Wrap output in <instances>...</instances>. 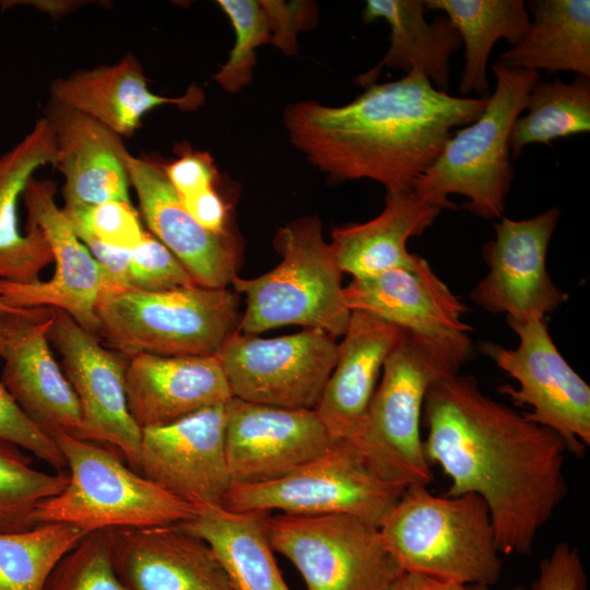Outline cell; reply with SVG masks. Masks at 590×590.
Masks as SVG:
<instances>
[{
    "mask_svg": "<svg viewBox=\"0 0 590 590\" xmlns=\"http://www.w3.org/2000/svg\"><path fill=\"white\" fill-rule=\"evenodd\" d=\"M423 417L425 457L450 479L445 495L480 496L499 553L530 554L568 494L563 438L483 393L471 375L435 382Z\"/></svg>",
    "mask_w": 590,
    "mask_h": 590,
    "instance_id": "obj_1",
    "label": "cell"
},
{
    "mask_svg": "<svg viewBox=\"0 0 590 590\" xmlns=\"http://www.w3.org/2000/svg\"><path fill=\"white\" fill-rule=\"evenodd\" d=\"M486 103L439 91L412 69L398 81L366 86L343 106L293 104L284 120L292 143L330 178H366L387 192H404L434 164L452 129L473 122Z\"/></svg>",
    "mask_w": 590,
    "mask_h": 590,
    "instance_id": "obj_2",
    "label": "cell"
},
{
    "mask_svg": "<svg viewBox=\"0 0 590 590\" xmlns=\"http://www.w3.org/2000/svg\"><path fill=\"white\" fill-rule=\"evenodd\" d=\"M471 347L465 332L427 335L402 330L361 425L346 440L380 476L403 486L433 481L421 437L424 400L435 382L459 373Z\"/></svg>",
    "mask_w": 590,
    "mask_h": 590,
    "instance_id": "obj_3",
    "label": "cell"
},
{
    "mask_svg": "<svg viewBox=\"0 0 590 590\" xmlns=\"http://www.w3.org/2000/svg\"><path fill=\"white\" fill-rule=\"evenodd\" d=\"M408 485L379 530L403 571L491 587L503 562L484 500L475 494L436 496Z\"/></svg>",
    "mask_w": 590,
    "mask_h": 590,
    "instance_id": "obj_4",
    "label": "cell"
},
{
    "mask_svg": "<svg viewBox=\"0 0 590 590\" xmlns=\"http://www.w3.org/2000/svg\"><path fill=\"white\" fill-rule=\"evenodd\" d=\"M495 91L482 114L458 130L434 164L416 181L414 192L441 209L453 210L449 196L467 198L462 208L483 219H502L514 178L509 138L524 110L531 88L539 82L536 70L492 66Z\"/></svg>",
    "mask_w": 590,
    "mask_h": 590,
    "instance_id": "obj_5",
    "label": "cell"
},
{
    "mask_svg": "<svg viewBox=\"0 0 590 590\" xmlns=\"http://www.w3.org/2000/svg\"><path fill=\"white\" fill-rule=\"evenodd\" d=\"M237 293L198 284L161 292L105 286L96 304L99 337L134 356H217L238 331Z\"/></svg>",
    "mask_w": 590,
    "mask_h": 590,
    "instance_id": "obj_6",
    "label": "cell"
},
{
    "mask_svg": "<svg viewBox=\"0 0 590 590\" xmlns=\"http://www.w3.org/2000/svg\"><path fill=\"white\" fill-rule=\"evenodd\" d=\"M281 262L253 279L235 276L246 309L238 331L255 335L287 324L320 329L337 338L346 331L351 310L344 300L342 271L317 216L279 228L274 240Z\"/></svg>",
    "mask_w": 590,
    "mask_h": 590,
    "instance_id": "obj_7",
    "label": "cell"
},
{
    "mask_svg": "<svg viewBox=\"0 0 590 590\" xmlns=\"http://www.w3.org/2000/svg\"><path fill=\"white\" fill-rule=\"evenodd\" d=\"M54 439L64 457L68 482L37 507L35 526L60 522L91 533L176 524L196 515L197 507L132 470L108 446L67 434Z\"/></svg>",
    "mask_w": 590,
    "mask_h": 590,
    "instance_id": "obj_8",
    "label": "cell"
},
{
    "mask_svg": "<svg viewBox=\"0 0 590 590\" xmlns=\"http://www.w3.org/2000/svg\"><path fill=\"white\" fill-rule=\"evenodd\" d=\"M405 487L380 476L351 442L340 440L280 479L233 483L222 507L239 512L342 514L380 528Z\"/></svg>",
    "mask_w": 590,
    "mask_h": 590,
    "instance_id": "obj_9",
    "label": "cell"
},
{
    "mask_svg": "<svg viewBox=\"0 0 590 590\" xmlns=\"http://www.w3.org/2000/svg\"><path fill=\"white\" fill-rule=\"evenodd\" d=\"M264 527L307 590H386L403 571L379 528L354 516L267 514Z\"/></svg>",
    "mask_w": 590,
    "mask_h": 590,
    "instance_id": "obj_10",
    "label": "cell"
},
{
    "mask_svg": "<svg viewBox=\"0 0 590 590\" xmlns=\"http://www.w3.org/2000/svg\"><path fill=\"white\" fill-rule=\"evenodd\" d=\"M519 337L516 349L483 342L480 351L519 382L498 391L530 408L526 417L559 435L581 458L590 445V387L557 350L544 320L507 321Z\"/></svg>",
    "mask_w": 590,
    "mask_h": 590,
    "instance_id": "obj_11",
    "label": "cell"
},
{
    "mask_svg": "<svg viewBox=\"0 0 590 590\" xmlns=\"http://www.w3.org/2000/svg\"><path fill=\"white\" fill-rule=\"evenodd\" d=\"M335 338L320 329L271 339L237 331L217 357L233 398L314 410L334 368Z\"/></svg>",
    "mask_w": 590,
    "mask_h": 590,
    "instance_id": "obj_12",
    "label": "cell"
},
{
    "mask_svg": "<svg viewBox=\"0 0 590 590\" xmlns=\"http://www.w3.org/2000/svg\"><path fill=\"white\" fill-rule=\"evenodd\" d=\"M48 340L60 354L62 371L80 404L79 438L111 447L138 472L142 430L127 403L129 357L103 346L98 337L56 308H50Z\"/></svg>",
    "mask_w": 590,
    "mask_h": 590,
    "instance_id": "obj_13",
    "label": "cell"
},
{
    "mask_svg": "<svg viewBox=\"0 0 590 590\" xmlns=\"http://www.w3.org/2000/svg\"><path fill=\"white\" fill-rule=\"evenodd\" d=\"M55 196L52 180L34 177L22 193L27 212L25 228L38 229L46 238L55 262L54 274L48 281L30 284L0 280V302L14 308L60 309L99 338L96 304L104 286L103 273Z\"/></svg>",
    "mask_w": 590,
    "mask_h": 590,
    "instance_id": "obj_14",
    "label": "cell"
},
{
    "mask_svg": "<svg viewBox=\"0 0 590 590\" xmlns=\"http://www.w3.org/2000/svg\"><path fill=\"white\" fill-rule=\"evenodd\" d=\"M559 219L550 208L526 220L502 217L495 237L482 246L488 272L471 292L473 302L507 321L544 320L568 295L551 279L546 252Z\"/></svg>",
    "mask_w": 590,
    "mask_h": 590,
    "instance_id": "obj_15",
    "label": "cell"
},
{
    "mask_svg": "<svg viewBox=\"0 0 590 590\" xmlns=\"http://www.w3.org/2000/svg\"><path fill=\"white\" fill-rule=\"evenodd\" d=\"M225 404L142 429L138 472L197 508L222 506L233 482L225 455Z\"/></svg>",
    "mask_w": 590,
    "mask_h": 590,
    "instance_id": "obj_16",
    "label": "cell"
},
{
    "mask_svg": "<svg viewBox=\"0 0 590 590\" xmlns=\"http://www.w3.org/2000/svg\"><path fill=\"white\" fill-rule=\"evenodd\" d=\"M50 308L1 315L0 380L25 416L43 433L80 437L78 398L49 347Z\"/></svg>",
    "mask_w": 590,
    "mask_h": 590,
    "instance_id": "obj_17",
    "label": "cell"
},
{
    "mask_svg": "<svg viewBox=\"0 0 590 590\" xmlns=\"http://www.w3.org/2000/svg\"><path fill=\"white\" fill-rule=\"evenodd\" d=\"M225 414L224 445L233 483L280 479L334 442L314 410L232 398Z\"/></svg>",
    "mask_w": 590,
    "mask_h": 590,
    "instance_id": "obj_18",
    "label": "cell"
},
{
    "mask_svg": "<svg viewBox=\"0 0 590 590\" xmlns=\"http://www.w3.org/2000/svg\"><path fill=\"white\" fill-rule=\"evenodd\" d=\"M108 536L128 590H236L212 547L179 523L111 529Z\"/></svg>",
    "mask_w": 590,
    "mask_h": 590,
    "instance_id": "obj_19",
    "label": "cell"
},
{
    "mask_svg": "<svg viewBox=\"0 0 590 590\" xmlns=\"http://www.w3.org/2000/svg\"><path fill=\"white\" fill-rule=\"evenodd\" d=\"M123 162L151 234L176 256L198 285L225 288L231 284L238 268L231 236L212 233L193 219L162 166L128 151Z\"/></svg>",
    "mask_w": 590,
    "mask_h": 590,
    "instance_id": "obj_20",
    "label": "cell"
},
{
    "mask_svg": "<svg viewBox=\"0 0 590 590\" xmlns=\"http://www.w3.org/2000/svg\"><path fill=\"white\" fill-rule=\"evenodd\" d=\"M126 396L130 415L141 430L226 404L233 398L217 356L150 353L129 357Z\"/></svg>",
    "mask_w": 590,
    "mask_h": 590,
    "instance_id": "obj_21",
    "label": "cell"
},
{
    "mask_svg": "<svg viewBox=\"0 0 590 590\" xmlns=\"http://www.w3.org/2000/svg\"><path fill=\"white\" fill-rule=\"evenodd\" d=\"M343 293L351 311L373 314L402 330L441 335L473 329L462 321L467 305L418 255L409 267L354 278Z\"/></svg>",
    "mask_w": 590,
    "mask_h": 590,
    "instance_id": "obj_22",
    "label": "cell"
},
{
    "mask_svg": "<svg viewBox=\"0 0 590 590\" xmlns=\"http://www.w3.org/2000/svg\"><path fill=\"white\" fill-rule=\"evenodd\" d=\"M57 144V166L64 177L62 209L107 201H130L122 137L97 120L49 99L45 117Z\"/></svg>",
    "mask_w": 590,
    "mask_h": 590,
    "instance_id": "obj_23",
    "label": "cell"
},
{
    "mask_svg": "<svg viewBox=\"0 0 590 590\" xmlns=\"http://www.w3.org/2000/svg\"><path fill=\"white\" fill-rule=\"evenodd\" d=\"M401 334V328L373 314L351 312L334 368L314 408L334 441L349 440L357 430Z\"/></svg>",
    "mask_w": 590,
    "mask_h": 590,
    "instance_id": "obj_24",
    "label": "cell"
},
{
    "mask_svg": "<svg viewBox=\"0 0 590 590\" xmlns=\"http://www.w3.org/2000/svg\"><path fill=\"white\" fill-rule=\"evenodd\" d=\"M50 98L97 120L120 137H130L145 114L161 105L184 109L198 107L202 91L192 85L180 97L154 94L135 57L125 56L111 66L79 70L56 79L49 87Z\"/></svg>",
    "mask_w": 590,
    "mask_h": 590,
    "instance_id": "obj_25",
    "label": "cell"
},
{
    "mask_svg": "<svg viewBox=\"0 0 590 590\" xmlns=\"http://www.w3.org/2000/svg\"><path fill=\"white\" fill-rule=\"evenodd\" d=\"M54 131L38 119L16 145L0 156V280L30 284L39 281L52 262L49 245L35 228L19 227L17 204L34 173L46 164L57 166Z\"/></svg>",
    "mask_w": 590,
    "mask_h": 590,
    "instance_id": "obj_26",
    "label": "cell"
},
{
    "mask_svg": "<svg viewBox=\"0 0 590 590\" xmlns=\"http://www.w3.org/2000/svg\"><path fill=\"white\" fill-rule=\"evenodd\" d=\"M441 210L414 190L387 192L375 219L333 228L330 245L341 271L354 279L411 266L416 253L408 251L406 241L423 234Z\"/></svg>",
    "mask_w": 590,
    "mask_h": 590,
    "instance_id": "obj_27",
    "label": "cell"
},
{
    "mask_svg": "<svg viewBox=\"0 0 590 590\" xmlns=\"http://www.w3.org/2000/svg\"><path fill=\"white\" fill-rule=\"evenodd\" d=\"M422 0H368L363 17L366 23L384 19L390 25V47L375 68L357 78L359 85L375 83L384 67L409 73L420 70L439 91L449 85V59L462 44L447 17L427 22Z\"/></svg>",
    "mask_w": 590,
    "mask_h": 590,
    "instance_id": "obj_28",
    "label": "cell"
},
{
    "mask_svg": "<svg viewBox=\"0 0 590 590\" xmlns=\"http://www.w3.org/2000/svg\"><path fill=\"white\" fill-rule=\"evenodd\" d=\"M266 516L208 506L179 524L212 547L236 590H291L275 562Z\"/></svg>",
    "mask_w": 590,
    "mask_h": 590,
    "instance_id": "obj_29",
    "label": "cell"
},
{
    "mask_svg": "<svg viewBox=\"0 0 590 590\" xmlns=\"http://www.w3.org/2000/svg\"><path fill=\"white\" fill-rule=\"evenodd\" d=\"M533 21L498 62L519 69L571 71L590 76V1H530Z\"/></svg>",
    "mask_w": 590,
    "mask_h": 590,
    "instance_id": "obj_30",
    "label": "cell"
},
{
    "mask_svg": "<svg viewBox=\"0 0 590 590\" xmlns=\"http://www.w3.org/2000/svg\"><path fill=\"white\" fill-rule=\"evenodd\" d=\"M427 10L447 14L464 45V68L459 91L488 97L487 60L494 44L505 39L518 44L530 27L522 0H426Z\"/></svg>",
    "mask_w": 590,
    "mask_h": 590,
    "instance_id": "obj_31",
    "label": "cell"
},
{
    "mask_svg": "<svg viewBox=\"0 0 590 590\" xmlns=\"http://www.w3.org/2000/svg\"><path fill=\"white\" fill-rule=\"evenodd\" d=\"M524 109L528 113L517 118L510 132L514 157L529 144H550L590 130V76L577 75L570 83L560 79L538 82Z\"/></svg>",
    "mask_w": 590,
    "mask_h": 590,
    "instance_id": "obj_32",
    "label": "cell"
},
{
    "mask_svg": "<svg viewBox=\"0 0 590 590\" xmlns=\"http://www.w3.org/2000/svg\"><path fill=\"white\" fill-rule=\"evenodd\" d=\"M86 534L60 522L24 532H0V590H44L58 562Z\"/></svg>",
    "mask_w": 590,
    "mask_h": 590,
    "instance_id": "obj_33",
    "label": "cell"
},
{
    "mask_svg": "<svg viewBox=\"0 0 590 590\" xmlns=\"http://www.w3.org/2000/svg\"><path fill=\"white\" fill-rule=\"evenodd\" d=\"M67 482L68 473L38 471L20 447L0 439V532H24L36 527L37 507L58 495Z\"/></svg>",
    "mask_w": 590,
    "mask_h": 590,
    "instance_id": "obj_34",
    "label": "cell"
},
{
    "mask_svg": "<svg viewBox=\"0 0 590 590\" xmlns=\"http://www.w3.org/2000/svg\"><path fill=\"white\" fill-rule=\"evenodd\" d=\"M217 4L235 30V45L214 79L223 90L237 93L252 80L256 48L270 40L269 21L260 1L219 0Z\"/></svg>",
    "mask_w": 590,
    "mask_h": 590,
    "instance_id": "obj_35",
    "label": "cell"
},
{
    "mask_svg": "<svg viewBox=\"0 0 590 590\" xmlns=\"http://www.w3.org/2000/svg\"><path fill=\"white\" fill-rule=\"evenodd\" d=\"M44 590H128L113 566L108 530L86 534L58 562Z\"/></svg>",
    "mask_w": 590,
    "mask_h": 590,
    "instance_id": "obj_36",
    "label": "cell"
},
{
    "mask_svg": "<svg viewBox=\"0 0 590 590\" xmlns=\"http://www.w3.org/2000/svg\"><path fill=\"white\" fill-rule=\"evenodd\" d=\"M62 210L80 239L90 237L107 246L132 249L146 233L130 201Z\"/></svg>",
    "mask_w": 590,
    "mask_h": 590,
    "instance_id": "obj_37",
    "label": "cell"
},
{
    "mask_svg": "<svg viewBox=\"0 0 590 590\" xmlns=\"http://www.w3.org/2000/svg\"><path fill=\"white\" fill-rule=\"evenodd\" d=\"M193 284L185 266L151 233L130 249L123 290L161 292Z\"/></svg>",
    "mask_w": 590,
    "mask_h": 590,
    "instance_id": "obj_38",
    "label": "cell"
},
{
    "mask_svg": "<svg viewBox=\"0 0 590 590\" xmlns=\"http://www.w3.org/2000/svg\"><path fill=\"white\" fill-rule=\"evenodd\" d=\"M8 314V312H7ZM0 314V343L1 333ZM0 439L35 455L58 472L67 469L64 457L54 438L37 428L20 410L0 380Z\"/></svg>",
    "mask_w": 590,
    "mask_h": 590,
    "instance_id": "obj_39",
    "label": "cell"
},
{
    "mask_svg": "<svg viewBox=\"0 0 590 590\" xmlns=\"http://www.w3.org/2000/svg\"><path fill=\"white\" fill-rule=\"evenodd\" d=\"M270 26L269 43L285 55L297 51V36L315 22V4L310 1L261 0Z\"/></svg>",
    "mask_w": 590,
    "mask_h": 590,
    "instance_id": "obj_40",
    "label": "cell"
},
{
    "mask_svg": "<svg viewBox=\"0 0 590 590\" xmlns=\"http://www.w3.org/2000/svg\"><path fill=\"white\" fill-rule=\"evenodd\" d=\"M587 575L576 547L557 543L539 566L532 590H587ZM511 590H526L516 586Z\"/></svg>",
    "mask_w": 590,
    "mask_h": 590,
    "instance_id": "obj_41",
    "label": "cell"
},
{
    "mask_svg": "<svg viewBox=\"0 0 590 590\" xmlns=\"http://www.w3.org/2000/svg\"><path fill=\"white\" fill-rule=\"evenodd\" d=\"M163 169L180 199L214 188L216 169L206 153H185Z\"/></svg>",
    "mask_w": 590,
    "mask_h": 590,
    "instance_id": "obj_42",
    "label": "cell"
},
{
    "mask_svg": "<svg viewBox=\"0 0 590 590\" xmlns=\"http://www.w3.org/2000/svg\"><path fill=\"white\" fill-rule=\"evenodd\" d=\"M193 219L208 231L226 234V208L214 188L180 199Z\"/></svg>",
    "mask_w": 590,
    "mask_h": 590,
    "instance_id": "obj_43",
    "label": "cell"
},
{
    "mask_svg": "<svg viewBox=\"0 0 590 590\" xmlns=\"http://www.w3.org/2000/svg\"><path fill=\"white\" fill-rule=\"evenodd\" d=\"M386 590H491L477 583H464L420 573L402 571Z\"/></svg>",
    "mask_w": 590,
    "mask_h": 590,
    "instance_id": "obj_44",
    "label": "cell"
},
{
    "mask_svg": "<svg viewBox=\"0 0 590 590\" xmlns=\"http://www.w3.org/2000/svg\"><path fill=\"white\" fill-rule=\"evenodd\" d=\"M25 308H14L10 307L3 303L0 302V314H7V312H17Z\"/></svg>",
    "mask_w": 590,
    "mask_h": 590,
    "instance_id": "obj_45",
    "label": "cell"
}]
</instances>
